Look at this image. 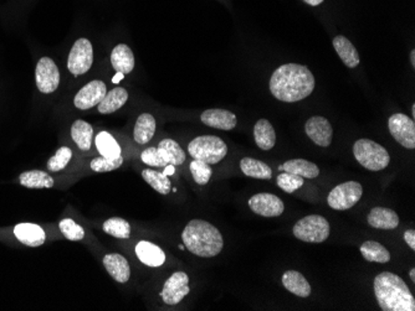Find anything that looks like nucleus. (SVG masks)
I'll use <instances>...</instances> for the list:
<instances>
[{
    "label": "nucleus",
    "instance_id": "f257e3e1",
    "mask_svg": "<svg viewBox=\"0 0 415 311\" xmlns=\"http://www.w3.org/2000/svg\"><path fill=\"white\" fill-rule=\"evenodd\" d=\"M315 90V77L308 67L285 64L276 68L270 78L272 96L281 102H299Z\"/></svg>",
    "mask_w": 415,
    "mask_h": 311
},
{
    "label": "nucleus",
    "instance_id": "f03ea898",
    "mask_svg": "<svg viewBox=\"0 0 415 311\" xmlns=\"http://www.w3.org/2000/svg\"><path fill=\"white\" fill-rule=\"evenodd\" d=\"M374 294L383 311H414L415 300L405 281L391 272L374 279Z\"/></svg>",
    "mask_w": 415,
    "mask_h": 311
},
{
    "label": "nucleus",
    "instance_id": "7ed1b4c3",
    "mask_svg": "<svg viewBox=\"0 0 415 311\" xmlns=\"http://www.w3.org/2000/svg\"><path fill=\"white\" fill-rule=\"evenodd\" d=\"M182 240L189 252L202 258L215 257L224 247L220 231L203 220L189 222L182 234Z\"/></svg>",
    "mask_w": 415,
    "mask_h": 311
},
{
    "label": "nucleus",
    "instance_id": "20e7f679",
    "mask_svg": "<svg viewBox=\"0 0 415 311\" xmlns=\"http://www.w3.org/2000/svg\"><path fill=\"white\" fill-rule=\"evenodd\" d=\"M353 154L355 160L360 162L363 168L371 171L385 170L391 162L388 150L383 148L380 144L369 139H358L353 145Z\"/></svg>",
    "mask_w": 415,
    "mask_h": 311
},
{
    "label": "nucleus",
    "instance_id": "39448f33",
    "mask_svg": "<svg viewBox=\"0 0 415 311\" xmlns=\"http://www.w3.org/2000/svg\"><path fill=\"white\" fill-rule=\"evenodd\" d=\"M188 151L195 160L206 164H218L228 154V147L224 140L215 135H202L193 139L188 145Z\"/></svg>",
    "mask_w": 415,
    "mask_h": 311
},
{
    "label": "nucleus",
    "instance_id": "423d86ee",
    "mask_svg": "<svg viewBox=\"0 0 415 311\" xmlns=\"http://www.w3.org/2000/svg\"><path fill=\"white\" fill-rule=\"evenodd\" d=\"M294 236L297 240L307 243H322L330 236V223L325 217L310 215L296 222Z\"/></svg>",
    "mask_w": 415,
    "mask_h": 311
},
{
    "label": "nucleus",
    "instance_id": "0eeeda50",
    "mask_svg": "<svg viewBox=\"0 0 415 311\" xmlns=\"http://www.w3.org/2000/svg\"><path fill=\"white\" fill-rule=\"evenodd\" d=\"M363 195V187L357 181H347L336 186L327 198V204L332 209L344 211L352 209Z\"/></svg>",
    "mask_w": 415,
    "mask_h": 311
},
{
    "label": "nucleus",
    "instance_id": "6e6552de",
    "mask_svg": "<svg viewBox=\"0 0 415 311\" xmlns=\"http://www.w3.org/2000/svg\"><path fill=\"white\" fill-rule=\"evenodd\" d=\"M94 62V48L90 40L87 39H78L73 44V48L67 59V68L73 73V76L84 75L90 70Z\"/></svg>",
    "mask_w": 415,
    "mask_h": 311
},
{
    "label": "nucleus",
    "instance_id": "1a4fd4ad",
    "mask_svg": "<svg viewBox=\"0 0 415 311\" xmlns=\"http://www.w3.org/2000/svg\"><path fill=\"white\" fill-rule=\"evenodd\" d=\"M388 128L391 137L407 149L415 148L414 120L403 113H396L388 120Z\"/></svg>",
    "mask_w": 415,
    "mask_h": 311
},
{
    "label": "nucleus",
    "instance_id": "9d476101",
    "mask_svg": "<svg viewBox=\"0 0 415 311\" xmlns=\"http://www.w3.org/2000/svg\"><path fill=\"white\" fill-rule=\"evenodd\" d=\"M189 289V276L184 272H175L163 285L161 298L167 305H177L187 296Z\"/></svg>",
    "mask_w": 415,
    "mask_h": 311
},
{
    "label": "nucleus",
    "instance_id": "9b49d317",
    "mask_svg": "<svg viewBox=\"0 0 415 311\" xmlns=\"http://www.w3.org/2000/svg\"><path fill=\"white\" fill-rule=\"evenodd\" d=\"M37 90L42 93H53L60 84V72L54 61L50 57H42L39 60L35 70Z\"/></svg>",
    "mask_w": 415,
    "mask_h": 311
},
{
    "label": "nucleus",
    "instance_id": "f8f14e48",
    "mask_svg": "<svg viewBox=\"0 0 415 311\" xmlns=\"http://www.w3.org/2000/svg\"><path fill=\"white\" fill-rule=\"evenodd\" d=\"M249 207L256 215L263 217H279L285 211L283 200L269 192H261L254 195L249 200Z\"/></svg>",
    "mask_w": 415,
    "mask_h": 311
},
{
    "label": "nucleus",
    "instance_id": "ddd939ff",
    "mask_svg": "<svg viewBox=\"0 0 415 311\" xmlns=\"http://www.w3.org/2000/svg\"><path fill=\"white\" fill-rule=\"evenodd\" d=\"M107 93V87L100 79L91 81L90 84L84 86L81 90L78 91L73 100L75 107L86 111L90 108L95 107L98 103L103 101Z\"/></svg>",
    "mask_w": 415,
    "mask_h": 311
},
{
    "label": "nucleus",
    "instance_id": "4468645a",
    "mask_svg": "<svg viewBox=\"0 0 415 311\" xmlns=\"http://www.w3.org/2000/svg\"><path fill=\"white\" fill-rule=\"evenodd\" d=\"M305 131L308 138L319 147L327 148L331 145L333 129L331 123L326 120L325 117H319V115L311 117L305 124Z\"/></svg>",
    "mask_w": 415,
    "mask_h": 311
},
{
    "label": "nucleus",
    "instance_id": "2eb2a0df",
    "mask_svg": "<svg viewBox=\"0 0 415 311\" xmlns=\"http://www.w3.org/2000/svg\"><path fill=\"white\" fill-rule=\"evenodd\" d=\"M200 120L205 126L217 128L220 131H231L238 123L236 115L225 109H206L200 115Z\"/></svg>",
    "mask_w": 415,
    "mask_h": 311
},
{
    "label": "nucleus",
    "instance_id": "dca6fc26",
    "mask_svg": "<svg viewBox=\"0 0 415 311\" xmlns=\"http://www.w3.org/2000/svg\"><path fill=\"white\" fill-rule=\"evenodd\" d=\"M103 265L107 270L109 276L118 283H127L131 276V268L127 262L126 258L121 256L118 253L106 254L103 257Z\"/></svg>",
    "mask_w": 415,
    "mask_h": 311
},
{
    "label": "nucleus",
    "instance_id": "f3484780",
    "mask_svg": "<svg viewBox=\"0 0 415 311\" xmlns=\"http://www.w3.org/2000/svg\"><path fill=\"white\" fill-rule=\"evenodd\" d=\"M14 234L23 245L28 247H40L46 240L44 229L34 223H19L14 228Z\"/></svg>",
    "mask_w": 415,
    "mask_h": 311
},
{
    "label": "nucleus",
    "instance_id": "a211bd4d",
    "mask_svg": "<svg viewBox=\"0 0 415 311\" xmlns=\"http://www.w3.org/2000/svg\"><path fill=\"white\" fill-rule=\"evenodd\" d=\"M136 254L142 263L153 268L161 267L166 262V253L162 248L147 241H142L136 245Z\"/></svg>",
    "mask_w": 415,
    "mask_h": 311
},
{
    "label": "nucleus",
    "instance_id": "6ab92c4d",
    "mask_svg": "<svg viewBox=\"0 0 415 311\" xmlns=\"http://www.w3.org/2000/svg\"><path fill=\"white\" fill-rule=\"evenodd\" d=\"M369 226L378 229H394L399 225V217L391 209L385 207H374L368 214Z\"/></svg>",
    "mask_w": 415,
    "mask_h": 311
},
{
    "label": "nucleus",
    "instance_id": "aec40b11",
    "mask_svg": "<svg viewBox=\"0 0 415 311\" xmlns=\"http://www.w3.org/2000/svg\"><path fill=\"white\" fill-rule=\"evenodd\" d=\"M283 285L290 293L300 298H308L311 295V285L306 278L297 270H288L283 276Z\"/></svg>",
    "mask_w": 415,
    "mask_h": 311
},
{
    "label": "nucleus",
    "instance_id": "412c9836",
    "mask_svg": "<svg viewBox=\"0 0 415 311\" xmlns=\"http://www.w3.org/2000/svg\"><path fill=\"white\" fill-rule=\"evenodd\" d=\"M111 64L117 72L127 75L134 68V55L126 44H120L114 48L111 54Z\"/></svg>",
    "mask_w": 415,
    "mask_h": 311
},
{
    "label": "nucleus",
    "instance_id": "4be33fe9",
    "mask_svg": "<svg viewBox=\"0 0 415 311\" xmlns=\"http://www.w3.org/2000/svg\"><path fill=\"white\" fill-rule=\"evenodd\" d=\"M333 48L336 50L338 56L341 57L343 64L348 68H355L360 65L358 51L347 37L342 35L336 36L333 39Z\"/></svg>",
    "mask_w": 415,
    "mask_h": 311
},
{
    "label": "nucleus",
    "instance_id": "5701e85b",
    "mask_svg": "<svg viewBox=\"0 0 415 311\" xmlns=\"http://www.w3.org/2000/svg\"><path fill=\"white\" fill-rule=\"evenodd\" d=\"M255 143L261 150H271L276 144V133L269 120H259L254 126Z\"/></svg>",
    "mask_w": 415,
    "mask_h": 311
},
{
    "label": "nucleus",
    "instance_id": "b1692460",
    "mask_svg": "<svg viewBox=\"0 0 415 311\" xmlns=\"http://www.w3.org/2000/svg\"><path fill=\"white\" fill-rule=\"evenodd\" d=\"M128 101V92L122 87H117L106 93L101 102L98 103V112L101 114L114 113L123 107Z\"/></svg>",
    "mask_w": 415,
    "mask_h": 311
},
{
    "label": "nucleus",
    "instance_id": "393cba45",
    "mask_svg": "<svg viewBox=\"0 0 415 311\" xmlns=\"http://www.w3.org/2000/svg\"><path fill=\"white\" fill-rule=\"evenodd\" d=\"M156 133V120L150 113H143L139 115L136 120L133 137L136 143L147 144Z\"/></svg>",
    "mask_w": 415,
    "mask_h": 311
},
{
    "label": "nucleus",
    "instance_id": "a878e982",
    "mask_svg": "<svg viewBox=\"0 0 415 311\" xmlns=\"http://www.w3.org/2000/svg\"><path fill=\"white\" fill-rule=\"evenodd\" d=\"M283 169L286 173H296L303 179H315L319 175V167L305 159L288 160L283 162Z\"/></svg>",
    "mask_w": 415,
    "mask_h": 311
},
{
    "label": "nucleus",
    "instance_id": "bb28decb",
    "mask_svg": "<svg viewBox=\"0 0 415 311\" xmlns=\"http://www.w3.org/2000/svg\"><path fill=\"white\" fill-rule=\"evenodd\" d=\"M240 169L242 173L249 178L259 180H270L272 178V170L266 162L256 160L253 158L241 159Z\"/></svg>",
    "mask_w": 415,
    "mask_h": 311
},
{
    "label": "nucleus",
    "instance_id": "cd10ccee",
    "mask_svg": "<svg viewBox=\"0 0 415 311\" xmlns=\"http://www.w3.org/2000/svg\"><path fill=\"white\" fill-rule=\"evenodd\" d=\"M158 150L162 154L163 159L170 165H173V167L182 165L183 162H186L187 156H186L184 150L182 149L179 144L175 142V140H172V139L162 140L158 145Z\"/></svg>",
    "mask_w": 415,
    "mask_h": 311
},
{
    "label": "nucleus",
    "instance_id": "c85d7f7f",
    "mask_svg": "<svg viewBox=\"0 0 415 311\" xmlns=\"http://www.w3.org/2000/svg\"><path fill=\"white\" fill-rule=\"evenodd\" d=\"M361 253L363 258L368 262H376V263H388L391 261V253L385 248V245H380L376 241H366L361 245Z\"/></svg>",
    "mask_w": 415,
    "mask_h": 311
},
{
    "label": "nucleus",
    "instance_id": "c756f323",
    "mask_svg": "<svg viewBox=\"0 0 415 311\" xmlns=\"http://www.w3.org/2000/svg\"><path fill=\"white\" fill-rule=\"evenodd\" d=\"M20 184L29 189H50L54 186V179L42 170H31L20 175Z\"/></svg>",
    "mask_w": 415,
    "mask_h": 311
},
{
    "label": "nucleus",
    "instance_id": "7c9ffc66",
    "mask_svg": "<svg viewBox=\"0 0 415 311\" xmlns=\"http://www.w3.org/2000/svg\"><path fill=\"white\" fill-rule=\"evenodd\" d=\"M92 134H94L92 126L85 120H76L71 126V137L80 150L86 151L91 149Z\"/></svg>",
    "mask_w": 415,
    "mask_h": 311
},
{
    "label": "nucleus",
    "instance_id": "2f4dec72",
    "mask_svg": "<svg viewBox=\"0 0 415 311\" xmlns=\"http://www.w3.org/2000/svg\"><path fill=\"white\" fill-rule=\"evenodd\" d=\"M96 148L100 156L109 159H116L121 156L120 145L114 137L107 132L98 133L96 137Z\"/></svg>",
    "mask_w": 415,
    "mask_h": 311
},
{
    "label": "nucleus",
    "instance_id": "473e14b6",
    "mask_svg": "<svg viewBox=\"0 0 415 311\" xmlns=\"http://www.w3.org/2000/svg\"><path fill=\"white\" fill-rule=\"evenodd\" d=\"M103 228L106 234L116 237V238H120V240H127L131 236L130 223L121 217H112V218L106 220L103 223Z\"/></svg>",
    "mask_w": 415,
    "mask_h": 311
},
{
    "label": "nucleus",
    "instance_id": "72a5a7b5",
    "mask_svg": "<svg viewBox=\"0 0 415 311\" xmlns=\"http://www.w3.org/2000/svg\"><path fill=\"white\" fill-rule=\"evenodd\" d=\"M142 178L148 185H151L157 192H159L162 195H168L170 191L169 178L163 173H159L157 170L145 169L142 171Z\"/></svg>",
    "mask_w": 415,
    "mask_h": 311
},
{
    "label": "nucleus",
    "instance_id": "f704fd0d",
    "mask_svg": "<svg viewBox=\"0 0 415 311\" xmlns=\"http://www.w3.org/2000/svg\"><path fill=\"white\" fill-rule=\"evenodd\" d=\"M305 184V180L296 173H280L277 176V186L288 194H292L299 190Z\"/></svg>",
    "mask_w": 415,
    "mask_h": 311
},
{
    "label": "nucleus",
    "instance_id": "c9c22d12",
    "mask_svg": "<svg viewBox=\"0 0 415 311\" xmlns=\"http://www.w3.org/2000/svg\"><path fill=\"white\" fill-rule=\"evenodd\" d=\"M191 173L193 175V179L198 184V185H206L209 182V180L211 178V165L206 164V162H202V160H193L191 162Z\"/></svg>",
    "mask_w": 415,
    "mask_h": 311
},
{
    "label": "nucleus",
    "instance_id": "e433bc0d",
    "mask_svg": "<svg viewBox=\"0 0 415 311\" xmlns=\"http://www.w3.org/2000/svg\"><path fill=\"white\" fill-rule=\"evenodd\" d=\"M61 234H64V237L69 241H81L84 240L85 229L78 225L76 222L71 218H65L61 220L59 223Z\"/></svg>",
    "mask_w": 415,
    "mask_h": 311
},
{
    "label": "nucleus",
    "instance_id": "4c0bfd02",
    "mask_svg": "<svg viewBox=\"0 0 415 311\" xmlns=\"http://www.w3.org/2000/svg\"><path fill=\"white\" fill-rule=\"evenodd\" d=\"M73 158V151L67 147H62L56 151L53 158H50L48 162V169L50 171H60L62 169L67 168V164L70 162Z\"/></svg>",
    "mask_w": 415,
    "mask_h": 311
},
{
    "label": "nucleus",
    "instance_id": "58836bf2",
    "mask_svg": "<svg viewBox=\"0 0 415 311\" xmlns=\"http://www.w3.org/2000/svg\"><path fill=\"white\" fill-rule=\"evenodd\" d=\"M123 164V158L118 156L116 159H109V158H95L90 164L91 170L96 171V173H109L114 171L116 169L120 168Z\"/></svg>",
    "mask_w": 415,
    "mask_h": 311
},
{
    "label": "nucleus",
    "instance_id": "ea45409f",
    "mask_svg": "<svg viewBox=\"0 0 415 311\" xmlns=\"http://www.w3.org/2000/svg\"><path fill=\"white\" fill-rule=\"evenodd\" d=\"M141 159L147 165L154 167V168H166L168 165V162L163 159L162 154L159 153L158 148H148V149L143 150V153L141 154Z\"/></svg>",
    "mask_w": 415,
    "mask_h": 311
},
{
    "label": "nucleus",
    "instance_id": "a19ab883",
    "mask_svg": "<svg viewBox=\"0 0 415 311\" xmlns=\"http://www.w3.org/2000/svg\"><path fill=\"white\" fill-rule=\"evenodd\" d=\"M404 241H405V243L409 245L410 249H415V231L414 229H408V231H405V234H404Z\"/></svg>",
    "mask_w": 415,
    "mask_h": 311
},
{
    "label": "nucleus",
    "instance_id": "79ce46f5",
    "mask_svg": "<svg viewBox=\"0 0 415 311\" xmlns=\"http://www.w3.org/2000/svg\"><path fill=\"white\" fill-rule=\"evenodd\" d=\"M163 173H164V175H167V176H168V175H173V173H175V167H173V165H170V164H168V165L164 168V171H163Z\"/></svg>",
    "mask_w": 415,
    "mask_h": 311
},
{
    "label": "nucleus",
    "instance_id": "37998d69",
    "mask_svg": "<svg viewBox=\"0 0 415 311\" xmlns=\"http://www.w3.org/2000/svg\"><path fill=\"white\" fill-rule=\"evenodd\" d=\"M123 77H125V75H123V73H120V72H117V73L114 75V78H112V82H114V84H118L120 81H122V79H123Z\"/></svg>",
    "mask_w": 415,
    "mask_h": 311
},
{
    "label": "nucleus",
    "instance_id": "c03bdc74",
    "mask_svg": "<svg viewBox=\"0 0 415 311\" xmlns=\"http://www.w3.org/2000/svg\"><path fill=\"white\" fill-rule=\"evenodd\" d=\"M303 1L311 6H317L324 3V0H303Z\"/></svg>",
    "mask_w": 415,
    "mask_h": 311
},
{
    "label": "nucleus",
    "instance_id": "a18cd8bd",
    "mask_svg": "<svg viewBox=\"0 0 415 311\" xmlns=\"http://www.w3.org/2000/svg\"><path fill=\"white\" fill-rule=\"evenodd\" d=\"M410 62H412V66H415V50H413L412 53H410Z\"/></svg>",
    "mask_w": 415,
    "mask_h": 311
},
{
    "label": "nucleus",
    "instance_id": "49530a36",
    "mask_svg": "<svg viewBox=\"0 0 415 311\" xmlns=\"http://www.w3.org/2000/svg\"><path fill=\"white\" fill-rule=\"evenodd\" d=\"M409 276H410V279H412V281H413V283H414V281H415V270H414V268H412V270H410Z\"/></svg>",
    "mask_w": 415,
    "mask_h": 311
},
{
    "label": "nucleus",
    "instance_id": "de8ad7c7",
    "mask_svg": "<svg viewBox=\"0 0 415 311\" xmlns=\"http://www.w3.org/2000/svg\"><path fill=\"white\" fill-rule=\"evenodd\" d=\"M412 113H413V117H415V104H413V107H412Z\"/></svg>",
    "mask_w": 415,
    "mask_h": 311
}]
</instances>
